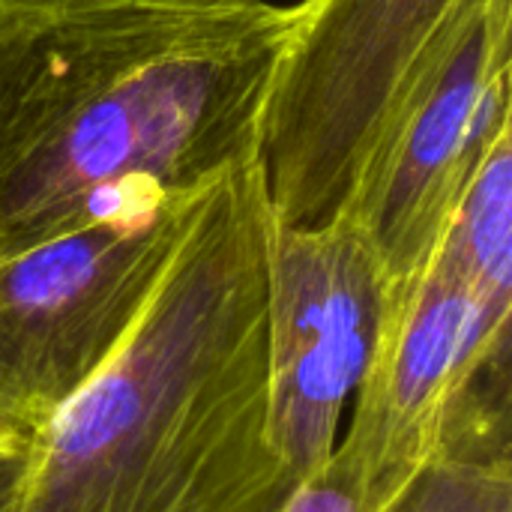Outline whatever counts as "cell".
Listing matches in <instances>:
<instances>
[{"mask_svg": "<svg viewBox=\"0 0 512 512\" xmlns=\"http://www.w3.org/2000/svg\"><path fill=\"white\" fill-rule=\"evenodd\" d=\"M504 132H512V0H462L399 84L339 210L396 285L426 267Z\"/></svg>", "mask_w": 512, "mask_h": 512, "instance_id": "277c9868", "label": "cell"}, {"mask_svg": "<svg viewBox=\"0 0 512 512\" xmlns=\"http://www.w3.org/2000/svg\"><path fill=\"white\" fill-rule=\"evenodd\" d=\"M360 465L336 444L333 456L300 477L279 512H378Z\"/></svg>", "mask_w": 512, "mask_h": 512, "instance_id": "30bf717a", "label": "cell"}, {"mask_svg": "<svg viewBox=\"0 0 512 512\" xmlns=\"http://www.w3.org/2000/svg\"><path fill=\"white\" fill-rule=\"evenodd\" d=\"M261 159L213 183L108 363L30 444L15 512H279Z\"/></svg>", "mask_w": 512, "mask_h": 512, "instance_id": "7a4b0ae2", "label": "cell"}, {"mask_svg": "<svg viewBox=\"0 0 512 512\" xmlns=\"http://www.w3.org/2000/svg\"><path fill=\"white\" fill-rule=\"evenodd\" d=\"M30 471V441L0 435V512H15Z\"/></svg>", "mask_w": 512, "mask_h": 512, "instance_id": "8fae6325", "label": "cell"}, {"mask_svg": "<svg viewBox=\"0 0 512 512\" xmlns=\"http://www.w3.org/2000/svg\"><path fill=\"white\" fill-rule=\"evenodd\" d=\"M204 192L132 189L0 258V435L33 444L108 363Z\"/></svg>", "mask_w": 512, "mask_h": 512, "instance_id": "3957f363", "label": "cell"}, {"mask_svg": "<svg viewBox=\"0 0 512 512\" xmlns=\"http://www.w3.org/2000/svg\"><path fill=\"white\" fill-rule=\"evenodd\" d=\"M462 0H300L261 165L279 225L339 216L417 57Z\"/></svg>", "mask_w": 512, "mask_h": 512, "instance_id": "5b68a950", "label": "cell"}, {"mask_svg": "<svg viewBox=\"0 0 512 512\" xmlns=\"http://www.w3.org/2000/svg\"><path fill=\"white\" fill-rule=\"evenodd\" d=\"M279 0H0V258L261 159Z\"/></svg>", "mask_w": 512, "mask_h": 512, "instance_id": "6da1fadb", "label": "cell"}, {"mask_svg": "<svg viewBox=\"0 0 512 512\" xmlns=\"http://www.w3.org/2000/svg\"><path fill=\"white\" fill-rule=\"evenodd\" d=\"M510 315L432 261L396 285L339 438L378 507L438 453L471 390L507 372Z\"/></svg>", "mask_w": 512, "mask_h": 512, "instance_id": "52a82bcc", "label": "cell"}, {"mask_svg": "<svg viewBox=\"0 0 512 512\" xmlns=\"http://www.w3.org/2000/svg\"><path fill=\"white\" fill-rule=\"evenodd\" d=\"M429 261L512 312V132L495 141L471 177Z\"/></svg>", "mask_w": 512, "mask_h": 512, "instance_id": "9c48e42d", "label": "cell"}, {"mask_svg": "<svg viewBox=\"0 0 512 512\" xmlns=\"http://www.w3.org/2000/svg\"><path fill=\"white\" fill-rule=\"evenodd\" d=\"M471 390L438 453L378 512H512L507 393Z\"/></svg>", "mask_w": 512, "mask_h": 512, "instance_id": "ba28073f", "label": "cell"}, {"mask_svg": "<svg viewBox=\"0 0 512 512\" xmlns=\"http://www.w3.org/2000/svg\"><path fill=\"white\" fill-rule=\"evenodd\" d=\"M396 282L348 216L279 225L267 261L270 441L300 480L324 465L378 348Z\"/></svg>", "mask_w": 512, "mask_h": 512, "instance_id": "8992f818", "label": "cell"}]
</instances>
